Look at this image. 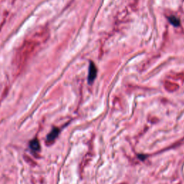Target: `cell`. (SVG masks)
<instances>
[{
  "instance_id": "6da1fadb",
  "label": "cell",
  "mask_w": 184,
  "mask_h": 184,
  "mask_svg": "<svg viewBox=\"0 0 184 184\" xmlns=\"http://www.w3.org/2000/svg\"><path fill=\"white\" fill-rule=\"evenodd\" d=\"M97 75V69L96 66L92 61L90 62L89 68V76H88V82L89 84H91L94 81Z\"/></svg>"
},
{
  "instance_id": "7a4b0ae2",
  "label": "cell",
  "mask_w": 184,
  "mask_h": 184,
  "mask_svg": "<svg viewBox=\"0 0 184 184\" xmlns=\"http://www.w3.org/2000/svg\"><path fill=\"white\" fill-rule=\"evenodd\" d=\"M59 129L54 127V128L52 130V131L47 135V139H46V141H47V143H52L53 142H54L55 139L57 138L58 135H59Z\"/></svg>"
},
{
  "instance_id": "3957f363",
  "label": "cell",
  "mask_w": 184,
  "mask_h": 184,
  "mask_svg": "<svg viewBox=\"0 0 184 184\" xmlns=\"http://www.w3.org/2000/svg\"><path fill=\"white\" fill-rule=\"evenodd\" d=\"M30 148H31V149L35 152L39 151L40 149V145L39 141H38L37 139H33V141L30 142Z\"/></svg>"
},
{
  "instance_id": "277c9868",
  "label": "cell",
  "mask_w": 184,
  "mask_h": 184,
  "mask_svg": "<svg viewBox=\"0 0 184 184\" xmlns=\"http://www.w3.org/2000/svg\"><path fill=\"white\" fill-rule=\"evenodd\" d=\"M169 20V22L173 24V25L176 26V27H178L180 25V20H179L178 18H177L175 16H171L170 17H168Z\"/></svg>"
}]
</instances>
